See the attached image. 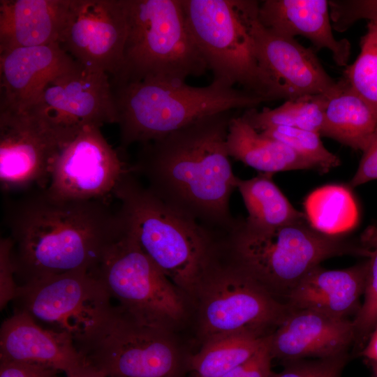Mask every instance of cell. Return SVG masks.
Masks as SVG:
<instances>
[{
  "instance_id": "6da1fadb",
  "label": "cell",
  "mask_w": 377,
  "mask_h": 377,
  "mask_svg": "<svg viewBox=\"0 0 377 377\" xmlns=\"http://www.w3.org/2000/svg\"><path fill=\"white\" fill-rule=\"evenodd\" d=\"M228 110L205 117L159 139L142 144L129 165L156 196L204 226L228 234L237 219L230 210L237 188L227 149Z\"/></svg>"
},
{
  "instance_id": "7a4b0ae2",
  "label": "cell",
  "mask_w": 377,
  "mask_h": 377,
  "mask_svg": "<svg viewBox=\"0 0 377 377\" xmlns=\"http://www.w3.org/2000/svg\"><path fill=\"white\" fill-rule=\"evenodd\" d=\"M109 205L101 200H57L44 189L8 201L5 222L19 285L75 270H96L107 248L124 231L119 211Z\"/></svg>"
},
{
  "instance_id": "3957f363",
  "label": "cell",
  "mask_w": 377,
  "mask_h": 377,
  "mask_svg": "<svg viewBox=\"0 0 377 377\" xmlns=\"http://www.w3.org/2000/svg\"><path fill=\"white\" fill-rule=\"evenodd\" d=\"M113 195L124 229L183 293L193 297L204 275L224 258L228 235L169 205L129 167Z\"/></svg>"
},
{
  "instance_id": "277c9868",
  "label": "cell",
  "mask_w": 377,
  "mask_h": 377,
  "mask_svg": "<svg viewBox=\"0 0 377 377\" xmlns=\"http://www.w3.org/2000/svg\"><path fill=\"white\" fill-rule=\"evenodd\" d=\"M371 252L345 236L316 230L307 219L272 230L253 228L237 219L227 236L228 261L286 304L292 290L321 262L342 256L369 258Z\"/></svg>"
},
{
  "instance_id": "5b68a950",
  "label": "cell",
  "mask_w": 377,
  "mask_h": 377,
  "mask_svg": "<svg viewBox=\"0 0 377 377\" xmlns=\"http://www.w3.org/2000/svg\"><path fill=\"white\" fill-rule=\"evenodd\" d=\"M112 89L123 149L159 139L214 114L255 108L267 101L216 80L207 86L193 87L149 77Z\"/></svg>"
},
{
  "instance_id": "8992f818",
  "label": "cell",
  "mask_w": 377,
  "mask_h": 377,
  "mask_svg": "<svg viewBox=\"0 0 377 377\" xmlns=\"http://www.w3.org/2000/svg\"><path fill=\"white\" fill-rule=\"evenodd\" d=\"M127 35L112 85L156 78L185 82L208 69L190 31L182 0H124Z\"/></svg>"
},
{
  "instance_id": "52a82bcc",
  "label": "cell",
  "mask_w": 377,
  "mask_h": 377,
  "mask_svg": "<svg viewBox=\"0 0 377 377\" xmlns=\"http://www.w3.org/2000/svg\"><path fill=\"white\" fill-rule=\"evenodd\" d=\"M73 337L88 365L105 377H179L187 359L172 332L111 304Z\"/></svg>"
},
{
  "instance_id": "ba28073f",
  "label": "cell",
  "mask_w": 377,
  "mask_h": 377,
  "mask_svg": "<svg viewBox=\"0 0 377 377\" xmlns=\"http://www.w3.org/2000/svg\"><path fill=\"white\" fill-rule=\"evenodd\" d=\"M250 0H182L195 44L214 79L265 98L284 96L258 61L249 27Z\"/></svg>"
},
{
  "instance_id": "9c48e42d",
  "label": "cell",
  "mask_w": 377,
  "mask_h": 377,
  "mask_svg": "<svg viewBox=\"0 0 377 377\" xmlns=\"http://www.w3.org/2000/svg\"><path fill=\"white\" fill-rule=\"evenodd\" d=\"M193 297L202 342L236 332L269 336L293 310L226 258L204 275Z\"/></svg>"
},
{
  "instance_id": "30bf717a",
  "label": "cell",
  "mask_w": 377,
  "mask_h": 377,
  "mask_svg": "<svg viewBox=\"0 0 377 377\" xmlns=\"http://www.w3.org/2000/svg\"><path fill=\"white\" fill-rule=\"evenodd\" d=\"M111 299L139 320L169 330L186 318L183 293L124 228L95 270Z\"/></svg>"
},
{
  "instance_id": "8fae6325",
  "label": "cell",
  "mask_w": 377,
  "mask_h": 377,
  "mask_svg": "<svg viewBox=\"0 0 377 377\" xmlns=\"http://www.w3.org/2000/svg\"><path fill=\"white\" fill-rule=\"evenodd\" d=\"M101 127L86 126L62 142L44 191L61 200L109 202L128 165L108 143Z\"/></svg>"
},
{
  "instance_id": "7c38bea8",
  "label": "cell",
  "mask_w": 377,
  "mask_h": 377,
  "mask_svg": "<svg viewBox=\"0 0 377 377\" xmlns=\"http://www.w3.org/2000/svg\"><path fill=\"white\" fill-rule=\"evenodd\" d=\"M111 297L94 271L75 270L19 285L15 311L57 325L72 336L81 332Z\"/></svg>"
},
{
  "instance_id": "4fadbf2b",
  "label": "cell",
  "mask_w": 377,
  "mask_h": 377,
  "mask_svg": "<svg viewBox=\"0 0 377 377\" xmlns=\"http://www.w3.org/2000/svg\"><path fill=\"white\" fill-rule=\"evenodd\" d=\"M68 140L31 110H0V184L12 193L47 188L52 161Z\"/></svg>"
},
{
  "instance_id": "5bb4252c",
  "label": "cell",
  "mask_w": 377,
  "mask_h": 377,
  "mask_svg": "<svg viewBox=\"0 0 377 377\" xmlns=\"http://www.w3.org/2000/svg\"><path fill=\"white\" fill-rule=\"evenodd\" d=\"M28 109L68 137L86 126L101 127L118 121L110 76L77 61L48 82Z\"/></svg>"
},
{
  "instance_id": "9a60e30c",
  "label": "cell",
  "mask_w": 377,
  "mask_h": 377,
  "mask_svg": "<svg viewBox=\"0 0 377 377\" xmlns=\"http://www.w3.org/2000/svg\"><path fill=\"white\" fill-rule=\"evenodd\" d=\"M127 35L124 0H71L61 47L81 65L119 73Z\"/></svg>"
},
{
  "instance_id": "2e32d148",
  "label": "cell",
  "mask_w": 377,
  "mask_h": 377,
  "mask_svg": "<svg viewBox=\"0 0 377 377\" xmlns=\"http://www.w3.org/2000/svg\"><path fill=\"white\" fill-rule=\"evenodd\" d=\"M258 2L249 18L256 55L261 68L281 90L284 99L333 91L339 82L325 71L313 52L294 38L265 29L258 19Z\"/></svg>"
},
{
  "instance_id": "e0dca14e",
  "label": "cell",
  "mask_w": 377,
  "mask_h": 377,
  "mask_svg": "<svg viewBox=\"0 0 377 377\" xmlns=\"http://www.w3.org/2000/svg\"><path fill=\"white\" fill-rule=\"evenodd\" d=\"M353 341V320L309 309H293L268 336L272 359L285 362L339 356Z\"/></svg>"
},
{
  "instance_id": "ac0fdd59",
  "label": "cell",
  "mask_w": 377,
  "mask_h": 377,
  "mask_svg": "<svg viewBox=\"0 0 377 377\" xmlns=\"http://www.w3.org/2000/svg\"><path fill=\"white\" fill-rule=\"evenodd\" d=\"M75 64L59 43L0 52V110H27L48 82Z\"/></svg>"
},
{
  "instance_id": "d6986e66",
  "label": "cell",
  "mask_w": 377,
  "mask_h": 377,
  "mask_svg": "<svg viewBox=\"0 0 377 377\" xmlns=\"http://www.w3.org/2000/svg\"><path fill=\"white\" fill-rule=\"evenodd\" d=\"M0 361L46 364L64 371L66 376L86 364L72 334L43 328L31 316L20 311H15L1 324Z\"/></svg>"
},
{
  "instance_id": "ffe728a7",
  "label": "cell",
  "mask_w": 377,
  "mask_h": 377,
  "mask_svg": "<svg viewBox=\"0 0 377 377\" xmlns=\"http://www.w3.org/2000/svg\"><path fill=\"white\" fill-rule=\"evenodd\" d=\"M258 19L274 34L292 38L301 36L317 48L328 50L339 66L348 61L350 43L346 38H335L329 1L265 0L259 3Z\"/></svg>"
},
{
  "instance_id": "44dd1931",
  "label": "cell",
  "mask_w": 377,
  "mask_h": 377,
  "mask_svg": "<svg viewBox=\"0 0 377 377\" xmlns=\"http://www.w3.org/2000/svg\"><path fill=\"white\" fill-rule=\"evenodd\" d=\"M368 260L342 269L318 265L311 270L288 295L293 309H309L338 318L359 311L364 295Z\"/></svg>"
},
{
  "instance_id": "7402d4cb",
  "label": "cell",
  "mask_w": 377,
  "mask_h": 377,
  "mask_svg": "<svg viewBox=\"0 0 377 377\" xmlns=\"http://www.w3.org/2000/svg\"><path fill=\"white\" fill-rule=\"evenodd\" d=\"M71 0H1L0 52L59 43Z\"/></svg>"
},
{
  "instance_id": "603a6c76",
  "label": "cell",
  "mask_w": 377,
  "mask_h": 377,
  "mask_svg": "<svg viewBox=\"0 0 377 377\" xmlns=\"http://www.w3.org/2000/svg\"><path fill=\"white\" fill-rule=\"evenodd\" d=\"M226 144L230 157L261 173L273 175L299 170L320 171L311 160L257 131L242 115L231 119Z\"/></svg>"
},
{
  "instance_id": "cb8c5ba5",
  "label": "cell",
  "mask_w": 377,
  "mask_h": 377,
  "mask_svg": "<svg viewBox=\"0 0 377 377\" xmlns=\"http://www.w3.org/2000/svg\"><path fill=\"white\" fill-rule=\"evenodd\" d=\"M377 128V108L343 80L328 97L320 135L363 151Z\"/></svg>"
},
{
  "instance_id": "d4e9b609",
  "label": "cell",
  "mask_w": 377,
  "mask_h": 377,
  "mask_svg": "<svg viewBox=\"0 0 377 377\" xmlns=\"http://www.w3.org/2000/svg\"><path fill=\"white\" fill-rule=\"evenodd\" d=\"M272 175L260 172L251 179H237V188L248 212L244 222L251 228L272 230L306 219L276 185Z\"/></svg>"
},
{
  "instance_id": "484cf974",
  "label": "cell",
  "mask_w": 377,
  "mask_h": 377,
  "mask_svg": "<svg viewBox=\"0 0 377 377\" xmlns=\"http://www.w3.org/2000/svg\"><path fill=\"white\" fill-rule=\"evenodd\" d=\"M267 337L236 332L212 337L202 342L198 353L187 358V367L202 377H220L249 360Z\"/></svg>"
},
{
  "instance_id": "4316f807",
  "label": "cell",
  "mask_w": 377,
  "mask_h": 377,
  "mask_svg": "<svg viewBox=\"0 0 377 377\" xmlns=\"http://www.w3.org/2000/svg\"><path fill=\"white\" fill-rule=\"evenodd\" d=\"M305 215L316 230L330 235H342L357 223L356 202L349 189L327 185L311 193L304 202Z\"/></svg>"
},
{
  "instance_id": "83f0119b",
  "label": "cell",
  "mask_w": 377,
  "mask_h": 377,
  "mask_svg": "<svg viewBox=\"0 0 377 377\" xmlns=\"http://www.w3.org/2000/svg\"><path fill=\"white\" fill-rule=\"evenodd\" d=\"M328 94L306 95L286 100L275 108L246 110L242 117L258 131L268 128L287 126L320 134L324 120Z\"/></svg>"
},
{
  "instance_id": "f1b7e54d",
  "label": "cell",
  "mask_w": 377,
  "mask_h": 377,
  "mask_svg": "<svg viewBox=\"0 0 377 377\" xmlns=\"http://www.w3.org/2000/svg\"><path fill=\"white\" fill-rule=\"evenodd\" d=\"M359 96L377 108V22H369L360 52L343 79Z\"/></svg>"
},
{
  "instance_id": "f546056e",
  "label": "cell",
  "mask_w": 377,
  "mask_h": 377,
  "mask_svg": "<svg viewBox=\"0 0 377 377\" xmlns=\"http://www.w3.org/2000/svg\"><path fill=\"white\" fill-rule=\"evenodd\" d=\"M260 132L311 160L320 172H327L341 163L340 158L324 146L318 133L287 126L268 128Z\"/></svg>"
},
{
  "instance_id": "4dcf8cb0",
  "label": "cell",
  "mask_w": 377,
  "mask_h": 377,
  "mask_svg": "<svg viewBox=\"0 0 377 377\" xmlns=\"http://www.w3.org/2000/svg\"><path fill=\"white\" fill-rule=\"evenodd\" d=\"M355 341L364 343L377 324V245L368 260L364 301L353 320Z\"/></svg>"
},
{
  "instance_id": "1f68e13d",
  "label": "cell",
  "mask_w": 377,
  "mask_h": 377,
  "mask_svg": "<svg viewBox=\"0 0 377 377\" xmlns=\"http://www.w3.org/2000/svg\"><path fill=\"white\" fill-rule=\"evenodd\" d=\"M347 355L298 360L286 362L280 372L273 371L270 377H341Z\"/></svg>"
},
{
  "instance_id": "d6a6232c",
  "label": "cell",
  "mask_w": 377,
  "mask_h": 377,
  "mask_svg": "<svg viewBox=\"0 0 377 377\" xmlns=\"http://www.w3.org/2000/svg\"><path fill=\"white\" fill-rule=\"evenodd\" d=\"M332 27L343 31L360 19L377 22V0L329 1Z\"/></svg>"
},
{
  "instance_id": "836d02e7",
  "label": "cell",
  "mask_w": 377,
  "mask_h": 377,
  "mask_svg": "<svg viewBox=\"0 0 377 377\" xmlns=\"http://www.w3.org/2000/svg\"><path fill=\"white\" fill-rule=\"evenodd\" d=\"M13 242L10 237L0 240V308L13 301L18 287L12 258Z\"/></svg>"
},
{
  "instance_id": "e575fe53",
  "label": "cell",
  "mask_w": 377,
  "mask_h": 377,
  "mask_svg": "<svg viewBox=\"0 0 377 377\" xmlns=\"http://www.w3.org/2000/svg\"><path fill=\"white\" fill-rule=\"evenodd\" d=\"M272 360L267 336L263 345L249 360L220 377H270L273 373Z\"/></svg>"
},
{
  "instance_id": "d590c367",
  "label": "cell",
  "mask_w": 377,
  "mask_h": 377,
  "mask_svg": "<svg viewBox=\"0 0 377 377\" xmlns=\"http://www.w3.org/2000/svg\"><path fill=\"white\" fill-rule=\"evenodd\" d=\"M59 370L43 364L0 361V377H57Z\"/></svg>"
},
{
  "instance_id": "8d00e7d4",
  "label": "cell",
  "mask_w": 377,
  "mask_h": 377,
  "mask_svg": "<svg viewBox=\"0 0 377 377\" xmlns=\"http://www.w3.org/2000/svg\"><path fill=\"white\" fill-rule=\"evenodd\" d=\"M362 152L358 168L350 182L353 188L377 179V128Z\"/></svg>"
},
{
  "instance_id": "74e56055",
  "label": "cell",
  "mask_w": 377,
  "mask_h": 377,
  "mask_svg": "<svg viewBox=\"0 0 377 377\" xmlns=\"http://www.w3.org/2000/svg\"><path fill=\"white\" fill-rule=\"evenodd\" d=\"M369 362H377V324L369 337L367 345L361 352Z\"/></svg>"
},
{
  "instance_id": "f35d334b",
  "label": "cell",
  "mask_w": 377,
  "mask_h": 377,
  "mask_svg": "<svg viewBox=\"0 0 377 377\" xmlns=\"http://www.w3.org/2000/svg\"><path fill=\"white\" fill-rule=\"evenodd\" d=\"M361 243L369 249H374L377 245V224L366 230L362 236Z\"/></svg>"
},
{
  "instance_id": "ab89813d",
  "label": "cell",
  "mask_w": 377,
  "mask_h": 377,
  "mask_svg": "<svg viewBox=\"0 0 377 377\" xmlns=\"http://www.w3.org/2000/svg\"><path fill=\"white\" fill-rule=\"evenodd\" d=\"M67 377H105V376L92 367L86 364L78 371Z\"/></svg>"
},
{
  "instance_id": "60d3db41",
  "label": "cell",
  "mask_w": 377,
  "mask_h": 377,
  "mask_svg": "<svg viewBox=\"0 0 377 377\" xmlns=\"http://www.w3.org/2000/svg\"><path fill=\"white\" fill-rule=\"evenodd\" d=\"M374 377H377V362H370Z\"/></svg>"
},
{
  "instance_id": "b9f144b4",
  "label": "cell",
  "mask_w": 377,
  "mask_h": 377,
  "mask_svg": "<svg viewBox=\"0 0 377 377\" xmlns=\"http://www.w3.org/2000/svg\"><path fill=\"white\" fill-rule=\"evenodd\" d=\"M197 377H202V376H198Z\"/></svg>"
}]
</instances>
